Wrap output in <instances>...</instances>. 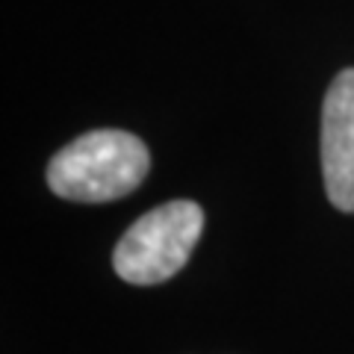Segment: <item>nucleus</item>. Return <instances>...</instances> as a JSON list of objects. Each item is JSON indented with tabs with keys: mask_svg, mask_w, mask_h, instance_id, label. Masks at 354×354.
<instances>
[{
	"mask_svg": "<svg viewBox=\"0 0 354 354\" xmlns=\"http://www.w3.org/2000/svg\"><path fill=\"white\" fill-rule=\"evenodd\" d=\"M151 157L145 142L124 130H92L68 142L48 165V186L59 198L104 204L130 195L145 180Z\"/></svg>",
	"mask_w": 354,
	"mask_h": 354,
	"instance_id": "f257e3e1",
	"label": "nucleus"
},
{
	"mask_svg": "<svg viewBox=\"0 0 354 354\" xmlns=\"http://www.w3.org/2000/svg\"><path fill=\"white\" fill-rule=\"evenodd\" d=\"M204 230V209L195 201H169L142 216L115 245V274L127 283L151 286L177 274Z\"/></svg>",
	"mask_w": 354,
	"mask_h": 354,
	"instance_id": "f03ea898",
	"label": "nucleus"
},
{
	"mask_svg": "<svg viewBox=\"0 0 354 354\" xmlns=\"http://www.w3.org/2000/svg\"><path fill=\"white\" fill-rule=\"evenodd\" d=\"M322 171L330 204L354 213V68L337 74L325 95Z\"/></svg>",
	"mask_w": 354,
	"mask_h": 354,
	"instance_id": "7ed1b4c3",
	"label": "nucleus"
}]
</instances>
